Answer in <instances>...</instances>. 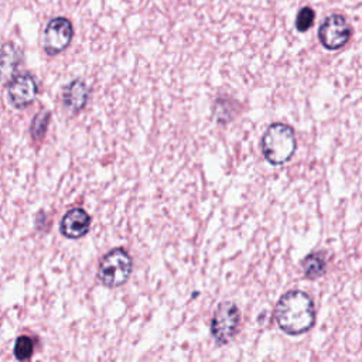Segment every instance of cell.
I'll list each match as a JSON object with an SVG mask.
<instances>
[{"label": "cell", "instance_id": "11", "mask_svg": "<svg viewBox=\"0 0 362 362\" xmlns=\"http://www.w3.org/2000/svg\"><path fill=\"white\" fill-rule=\"evenodd\" d=\"M50 122V113L48 112H40L32 122V137L34 140H41L47 132V126Z\"/></svg>", "mask_w": 362, "mask_h": 362}, {"label": "cell", "instance_id": "10", "mask_svg": "<svg viewBox=\"0 0 362 362\" xmlns=\"http://www.w3.org/2000/svg\"><path fill=\"white\" fill-rule=\"evenodd\" d=\"M303 270L306 277L317 279L326 272V256L321 252L310 253L303 259Z\"/></svg>", "mask_w": 362, "mask_h": 362}, {"label": "cell", "instance_id": "4", "mask_svg": "<svg viewBox=\"0 0 362 362\" xmlns=\"http://www.w3.org/2000/svg\"><path fill=\"white\" fill-rule=\"evenodd\" d=\"M241 312L232 302H223L215 309L211 320V334L218 345L231 342L239 328Z\"/></svg>", "mask_w": 362, "mask_h": 362}, {"label": "cell", "instance_id": "8", "mask_svg": "<svg viewBox=\"0 0 362 362\" xmlns=\"http://www.w3.org/2000/svg\"><path fill=\"white\" fill-rule=\"evenodd\" d=\"M91 228V216L83 208L69 209L61 221L60 230L68 239H80L88 234Z\"/></svg>", "mask_w": 362, "mask_h": 362}, {"label": "cell", "instance_id": "13", "mask_svg": "<svg viewBox=\"0 0 362 362\" xmlns=\"http://www.w3.org/2000/svg\"><path fill=\"white\" fill-rule=\"evenodd\" d=\"M316 19V13L312 8H303L300 9V12L298 13L296 18V29L300 33H306L314 23Z\"/></svg>", "mask_w": 362, "mask_h": 362}, {"label": "cell", "instance_id": "9", "mask_svg": "<svg viewBox=\"0 0 362 362\" xmlns=\"http://www.w3.org/2000/svg\"><path fill=\"white\" fill-rule=\"evenodd\" d=\"M88 98L90 90L87 84L81 80L72 81L62 94L64 106L72 113H78L80 111H83L88 102Z\"/></svg>", "mask_w": 362, "mask_h": 362}, {"label": "cell", "instance_id": "3", "mask_svg": "<svg viewBox=\"0 0 362 362\" xmlns=\"http://www.w3.org/2000/svg\"><path fill=\"white\" fill-rule=\"evenodd\" d=\"M132 270L133 262L130 255L122 248H115L101 259L98 277L104 286L115 288L127 281Z\"/></svg>", "mask_w": 362, "mask_h": 362}, {"label": "cell", "instance_id": "1", "mask_svg": "<svg viewBox=\"0 0 362 362\" xmlns=\"http://www.w3.org/2000/svg\"><path fill=\"white\" fill-rule=\"evenodd\" d=\"M279 327L288 335L307 333L316 323V310L312 298L302 291L284 293L274 310Z\"/></svg>", "mask_w": 362, "mask_h": 362}, {"label": "cell", "instance_id": "2", "mask_svg": "<svg viewBox=\"0 0 362 362\" xmlns=\"http://www.w3.org/2000/svg\"><path fill=\"white\" fill-rule=\"evenodd\" d=\"M296 134L293 127L284 123L270 125L260 141L265 159L272 166H281L291 160L296 152Z\"/></svg>", "mask_w": 362, "mask_h": 362}, {"label": "cell", "instance_id": "7", "mask_svg": "<svg viewBox=\"0 0 362 362\" xmlns=\"http://www.w3.org/2000/svg\"><path fill=\"white\" fill-rule=\"evenodd\" d=\"M37 83L32 74H19L13 77L8 84V97L11 104L18 108L23 109L32 105L37 97Z\"/></svg>", "mask_w": 362, "mask_h": 362}, {"label": "cell", "instance_id": "6", "mask_svg": "<svg viewBox=\"0 0 362 362\" xmlns=\"http://www.w3.org/2000/svg\"><path fill=\"white\" fill-rule=\"evenodd\" d=\"M72 36H74V29H72V25L68 19L55 18L50 20L43 37V47L46 54L53 57L62 53L71 44Z\"/></svg>", "mask_w": 362, "mask_h": 362}, {"label": "cell", "instance_id": "12", "mask_svg": "<svg viewBox=\"0 0 362 362\" xmlns=\"http://www.w3.org/2000/svg\"><path fill=\"white\" fill-rule=\"evenodd\" d=\"M33 348H34V344L30 337H27V335L19 337L16 341V345H15V356L19 361H26L32 356Z\"/></svg>", "mask_w": 362, "mask_h": 362}, {"label": "cell", "instance_id": "5", "mask_svg": "<svg viewBox=\"0 0 362 362\" xmlns=\"http://www.w3.org/2000/svg\"><path fill=\"white\" fill-rule=\"evenodd\" d=\"M351 34L352 29L341 15L328 16L319 29V40L330 51L342 48L349 41Z\"/></svg>", "mask_w": 362, "mask_h": 362}]
</instances>
